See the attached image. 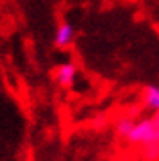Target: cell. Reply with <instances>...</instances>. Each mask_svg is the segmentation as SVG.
<instances>
[{
	"mask_svg": "<svg viewBox=\"0 0 159 161\" xmlns=\"http://www.w3.org/2000/svg\"><path fill=\"white\" fill-rule=\"evenodd\" d=\"M125 140L131 145H136V147H143V145H148V143H159L152 118H143V120L136 122Z\"/></svg>",
	"mask_w": 159,
	"mask_h": 161,
	"instance_id": "6da1fadb",
	"label": "cell"
},
{
	"mask_svg": "<svg viewBox=\"0 0 159 161\" xmlns=\"http://www.w3.org/2000/svg\"><path fill=\"white\" fill-rule=\"evenodd\" d=\"M75 40V29L70 22H61L54 32V45L57 48H68Z\"/></svg>",
	"mask_w": 159,
	"mask_h": 161,
	"instance_id": "7a4b0ae2",
	"label": "cell"
},
{
	"mask_svg": "<svg viewBox=\"0 0 159 161\" xmlns=\"http://www.w3.org/2000/svg\"><path fill=\"white\" fill-rule=\"evenodd\" d=\"M56 82L61 88H72L75 82V77H77V66L74 63H63L56 68Z\"/></svg>",
	"mask_w": 159,
	"mask_h": 161,
	"instance_id": "3957f363",
	"label": "cell"
},
{
	"mask_svg": "<svg viewBox=\"0 0 159 161\" xmlns=\"http://www.w3.org/2000/svg\"><path fill=\"white\" fill-rule=\"evenodd\" d=\"M141 102L143 106L150 111H157L159 109V86L156 84H148L143 88L141 92Z\"/></svg>",
	"mask_w": 159,
	"mask_h": 161,
	"instance_id": "277c9868",
	"label": "cell"
},
{
	"mask_svg": "<svg viewBox=\"0 0 159 161\" xmlns=\"http://www.w3.org/2000/svg\"><path fill=\"white\" fill-rule=\"evenodd\" d=\"M134 124L136 122L132 120V118H129V116H123V118H120L118 122H116V125H114V131H116V134H118L120 138H127L129 136V132H131V129L134 127Z\"/></svg>",
	"mask_w": 159,
	"mask_h": 161,
	"instance_id": "5b68a950",
	"label": "cell"
},
{
	"mask_svg": "<svg viewBox=\"0 0 159 161\" xmlns=\"http://www.w3.org/2000/svg\"><path fill=\"white\" fill-rule=\"evenodd\" d=\"M145 161H159V143H148L140 147Z\"/></svg>",
	"mask_w": 159,
	"mask_h": 161,
	"instance_id": "8992f818",
	"label": "cell"
},
{
	"mask_svg": "<svg viewBox=\"0 0 159 161\" xmlns=\"http://www.w3.org/2000/svg\"><path fill=\"white\" fill-rule=\"evenodd\" d=\"M152 122H154V125H156V134H157V142H159V109L154 111Z\"/></svg>",
	"mask_w": 159,
	"mask_h": 161,
	"instance_id": "52a82bcc",
	"label": "cell"
}]
</instances>
